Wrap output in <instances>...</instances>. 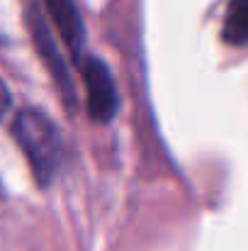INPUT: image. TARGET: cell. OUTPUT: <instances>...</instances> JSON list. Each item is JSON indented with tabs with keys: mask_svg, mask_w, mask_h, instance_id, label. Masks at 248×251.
Returning <instances> with one entry per match:
<instances>
[{
	"mask_svg": "<svg viewBox=\"0 0 248 251\" xmlns=\"http://www.w3.org/2000/svg\"><path fill=\"white\" fill-rule=\"evenodd\" d=\"M24 22H27V29H29V34H32V42H34V49H37L39 59L44 61L49 76L54 78V83L59 88V95H61L66 110L73 112V110H76L73 76H71V71H68V66H66V59H64L59 44H56V37H54V32H51V27H49V20H46V15L42 12L39 2H32V0L27 2V7H24Z\"/></svg>",
	"mask_w": 248,
	"mask_h": 251,
	"instance_id": "cell-2",
	"label": "cell"
},
{
	"mask_svg": "<svg viewBox=\"0 0 248 251\" xmlns=\"http://www.w3.org/2000/svg\"><path fill=\"white\" fill-rule=\"evenodd\" d=\"M83 78H85V102L90 120H95L97 125L112 122L119 110V95L110 69L92 56L83 66Z\"/></svg>",
	"mask_w": 248,
	"mask_h": 251,
	"instance_id": "cell-3",
	"label": "cell"
},
{
	"mask_svg": "<svg viewBox=\"0 0 248 251\" xmlns=\"http://www.w3.org/2000/svg\"><path fill=\"white\" fill-rule=\"evenodd\" d=\"M7 110H10V90H7V85L0 81V120L5 117Z\"/></svg>",
	"mask_w": 248,
	"mask_h": 251,
	"instance_id": "cell-6",
	"label": "cell"
},
{
	"mask_svg": "<svg viewBox=\"0 0 248 251\" xmlns=\"http://www.w3.org/2000/svg\"><path fill=\"white\" fill-rule=\"evenodd\" d=\"M222 39L231 47L248 44V0H229L222 25Z\"/></svg>",
	"mask_w": 248,
	"mask_h": 251,
	"instance_id": "cell-5",
	"label": "cell"
},
{
	"mask_svg": "<svg viewBox=\"0 0 248 251\" xmlns=\"http://www.w3.org/2000/svg\"><path fill=\"white\" fill-rule=\"evenodd\" d=\"M44 2L64 44L71 49L73 59H78L83 51V42H85V27H83V17L76 2L73 0H44Z\"/></svg>",
	"mask_w": 248,
	"mask_h": 251,
	"instance_id": "cell-4",
	"label": "cell"
},
{
	"mask_svg": "<svg viewBox=\"0 0 248 251\" xmlns=\"http://www.w3.org/2000/svg\"><path fill=\"white\" fill-rule=\"evenodd\" d=\"M12 134L22 154L27 156L37 183L46 188L56 178L61 168V159H64V142H61L56 125L42 110L24 107L15 115Z\"/></svg>",
	"mask_w": 248,
	"mask_h": 251,
	"instance_id": "cell-1",
	"label": "cell"
}]
</instances>
